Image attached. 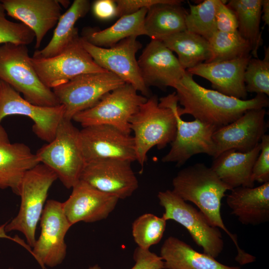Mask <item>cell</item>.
I'll use <instances>...</instances> for the list:
<instances>
[{"label":"cell","instance_id":"6da1fadb","mask_svg":"<svg viewBox=\"0 0 269 269\" xmlns=\"http://www.w3.org/2000/svg\"><path fill=\"white\" fill-rule=\"evenodd\" d=\"M174 88L178 101L183 106H178L180 116L190 115L195 119L217 128L231 123L249 110L266 108L269 105V98L264 94L241 100L206 89L198 84L186 71Z\"/></svg>","mask_w":269,"mask_h":269},{"label":"cell","instance_id":"7a4b0ae2","mask_svg":"<svg viewBox=\"0 0 269 269\" xmlns=\"http://www.w3.org/2000/svg\"><path fill=\"white\" fill-rule=\"evenodd\" d=\"M172 191L184 201L194 203L207 218L211 224L223 230L236 246L237 259L247 253L238 243L237 236L230 232L222 220L221 200L230 188L215 172L204 163H197L180 170L172 180Z\"/></svg>","mask_w":269,"mask_h":269},{"label":"cell","instance_id":"3957f363","mask_svg":"<svg viewBox=\"0 0 269 269\" xmlns=\"http://www.w3.org/2000/svg\"><path fill=\"white\" fill-rule=\"evenodd\" d=\"M26 45L6 43L0 45V80L29 103L42 107L60 104L52 89L45 86L34 70Z\"/></svg>","mask_w":269,"mask_h":269},{"label":"cell","instance_id":"277c9868","mask_svg":"<svg viewBox=\"0 0 269 269\" xmlns=\"http://www.w3.org/2000/svg\"><path fill=\"white\" fill-rule=\"evenodd\" d=\"M130 128L134 133L136 161L142 168L151 148L156 146L161 149L173 141L176 120L173 111L160 106L154 95L148 98L133 116Z\"/></svg>","mask_w":269,"mask_h":269},{"label":"cell","instance_id":"5b68a950","mask_svg":"<svg viewBox=\"0 0 269 269\" xmlns=\"http://www.w3.org/2000/svg\"><path fill=\"white\" fill-rule=\"evenodd\" d=\"M58 179L56 173L46 165L40 163L23 175L19 188L21 198L17 215L5 226L7 232L17 231L24 236L27 244L32 248L35 233L46 202L48 191Z\"/></svg>","mask_w":269,"mask_h":269},{"label":"cell","instance_id":"8992f818","mask_svg":"<svg viewBox=\"0 0 269 269\" xmlns=\"http://www.w3.org/2000/svg\"><path fill=\"white\" fill-rule=\"evenodd\" d=\"M71 121L63 118L53 140L35 153L40 163L52 169L68 189L72 188L80 180L86 164L80 141V130Z\"/></svg>","mask_w":269,"mask_h":269},{"label":"cell","instance_id":"52a82bcc","mask_svg":"<svg viewBox=\"0 0 269 269\" xmlns=\"http://www.w3.org/2000/svg\"><path fill=\"white\" fill-rule=\"evenodd\" d=\"M158 102L160 106L173 111L176 120L175 137L169 151L162 157V162L176 163L180 167L196 154L204 153L214 158L216 148L212 136L218 128L197 119L183 120L177 112L178 101L175 92L161 97Z\"/></svg>","mask_w":269,"mask_h":269},{"label":"cell","instance_id":"ba28073f","mask_svg":"<svg viewBox=\"0 0 269 269\" xmlns=\"http://www.w3.org/2000/svg\"><path fill=\"white\" fill-rule=\"evenodd\" d=\"M157 197L164 209L162 217L165 220H174L185 228L203 253L214 258L220 255L224 247L222 233L201 211L170 190L159 191Z\"/></svg>","mask_w":269,"mask_h":269},{"label":"cell","instance_id":"9c48e42d","mask_svg":"<svg viewBox=\"0 0 269 269\" xmlns=\"http://www.w3.org/2000/svg\"><path fill=\"white\" fill-rule=\"evenodd\" d=\"M147 98L125 83L106 94L92 107L76 114L72 120L83 128L106 125L131 134L130 120Z\"/></svg>","mask_w":269,"mask_h":269},{"label":"cell","instance_id":"30bf717a","mask_svg":"<svg viewBox=\"0 0 269 269\" xmlns=\"http://www.w3.org/2000/svg\"><path fill=\"white\" fill-rule=\"evenodd\" d=\"M125 83L106 71L80 75L52 89L65 109L64 118L72 120L77 113L95 105L108 93Z\"/></svg>","mask_w":269,"mask_h":269},{"label":"cell","instance_id":"8fae6325","mask_svg":"<svg viewBox=\"0 0 269 269\" xmlns=\"http://www.w3.org/2000/svg\"><path fill=\"white\" fill-rule=\"evenodd\" d=\"M30 60L41 81L52 90L80 75L108 71L96 64L79 36L57 55L46 59L31 57Z\"/></svg>","mask_w":269,"mask_h":269},{"label":"cell","instance_id":"7c38bea8","mask_svg":"<svg viewBox=\"0 0 269 269\" xmlns=\"http://www.w3.org/2000/svg\"><path fill=\"white\" fill-rule=\"evenodd\" d=\"M81 38L83 46L100 67L131 85L142 95L149 96L135 57L142 47L136 37H128L109 48L96 46Z\"/></svg>","mask_w":269,"mask_h":269},{"label":"cell","instance_id":"4fadbf2b","mask_svg":"<svg viewBox=\"0 0 269 269\" xmlns=\"http://www.w3.org/2000/svg\"><path fill=\"white\" fill-rule=\"evenodd\" d=\"M40 234L32 250V255L42 269L60 264L66 255L65 237L72 225L66 218L62 203L46 201L40 219Z\"/></svg>","mask_w":269,"mask_h":269},{"label":"cell","instance_id":"5bb4252c","mask_svg":"<svg viewBox=\"0 0 269 269\" xmlns=\"http://www.w3.org/2000/svg\"><path fill=\"white\" fill-rule=\"evenodd\" d=\"M63 105L42 107L32 104L6 82L0 80V124L4 118L22 115L34 123L32 131L41 139L48 143L55 136L57 127L64 117Z\"/></svg>","mask_w":269,"mask_h":269},{"label":"cell","instance_id":"9a60e30c","mask_svg":"<svg viewBox=\"0 0 269 269\" xmlns=\"http://www.w3.org/2000/svg\"><path fill=\"white\" fill-rule=\"evenodd\" d=\"M79 137L86 163L101 159L115 158L133 162L136 160L133 136L109 125L83 128Z\"/></svg>","mask_w":269,"mask_h":269},{"label":"cell","instance_id":"2e32d148","mask_svg":"<svg viewBox=\"0 0 269 269\" xmlns=\"http://www.w3.org/2000/svg\"><path fill=\"white\" fill-rule=\"evenodd\" d=\"M131 162L115 158L86 163L80 179L96 189L119 199L131 196L138 187Z\"/></svg>","mask_w":269,"mask_h":269},{"label":"cell","instance_id":"e0dca14e","mask_svg":"<svg viewBox=\"0 0 269 269\" xmlns=\"http://www.w3.org/2000/svg\"><path fill=\"white\" fill-rule=\"evenodd\" d=\"M265 108L246 111L231 123L218 128L213 134L216 152L214 157L229 149L247 152L261 141L268 128Z\"/></svg>","mask_w":269,"mask_h":269},{"label":"cell","instance_id":"ac0fdd59","mask_svg":"<svg viewBox=\"0 0 269 269\" xmlns=\"http://www.w3.org/2000/svg\"><path fill=\"white\" fill-rule=\"evenodd\" d=\"M119 199L102 192L80 180L73 187L69 197L62 203L70 224L93 223L106 219L115 208Z\"/></svg>","mask_w":269,"mask_h":269},{"label":"cell","instance_id":"d6986e66","mask_svg":"<svg viewBox=\"0 0 269 269\" xmlns=\"http://www.w3.org/2000/svg\"><path fill=\"white\" fill-rule=\"evenodd\" d=\"M137 63L147 87L174 88L186 72L173 52L160 40H151L143 49Z\"/></svg>","mask_w":269,"mask_h":269},{"label":"cell","instance_id":"ffe728a7","mask_svg":"<svg viewBox=\"0 0 269 269\" xmlns=\"http://www.w3.org/2000/svg\"><path fill=\"white\" fill-rule=\"evenodd\" d=\"M8 15L30 28L35 34L38 48L47 33L58 22L61 6L58 0H2Z\"/></svg>","mask_w":269,"mask_h":269},{"label":"cell","instance_id":"44dd1931","mask_svg":"<svg viewBox=\"0 0 269 269\" xmlns=\"http://www.w3.org/2000/svg\"><path fill=\"white\" fill-rule=\"evenodd\" d=\"M252 55L232 60L202 63L186 71L208 80L212 87L221 93L236 98L246 100L248 92L244 74Z\"/></svg>","mask_w":269,"mask_h":269},{"label":"cell","instance_id":"7402d4cb","mask_svg":"<svg viewBox=\"0 0 269 269\" xmlns=\"http://www.w3.org/2000/svg\"><path fill=\"white\" fill-rule=\"evenodd\" d=\"M39 163L36 154L27 145L10 142L0 124V189L10 188L18 195L23 175Z\"/></svg>","mask_w":269,"mask_h":269},{"label":"cell","instance_id":"603a6c76","mask_svg":"<svg viewBox=\"0 0 269 269\" xmlns=\"http://www.w3.org/2000/svg\"><path fill=\"white\" fill-rule=\"evenodd\" d=\"M226 201L231 213L244 225H259L269 221V182L256 187L233 188Z\"/></svg>","mask_w":269,"mask_h":269},{"label":"cell","instance_id":"cb8c5ba5","mask_svg":"<svg viewBox=\"0 0 269 269\" xmlns=\"http://www.w3.org/2000/svg\"><path fill=\"white\" fill-rule=\"evenodd\" d=\"M261 149L260 142L247 152L225 151L214 158L210 167L231 190L240 186L253 187L252 170Z\"/></svg>","mask_w":269,"mask_h":269},{"label":"cell","instance_id":"d4e9b609","mask_svg":"<svg viewBox=\"0 0 269 269\" xmlns=\"http://www.w3.org/2000/svg\"><path fill=\"white\" fill-rule=\"evenodd\" d=\"M160 257L164 262L165 269H241L239 267L225 265L173 236L163 242Z\"/></svg>","mask_w":269,"mask_h":269},{"label":"cell","instance_id":"484cf974","mask_svg":"<svg viewBox=\"0 0 269 269\" xmlns=\"http://www.w3.org/2000/svg\"><path fill=\"white\" fill-rule=\"evenodd\" d=\"M182 1L170 0L148 8L144 21L145 35L151 40L161 41L186 30L185 17L187 12L181 5Z\"/></svg>","mask_w":269,"mask_h":269},{"label":"cell","instance_id":"4316f807","mask_svg":"<svg viewBox=\"0 0 269 269\" xmlns=\"http://www.w3.org/2000/svg\"><path fill=\"white\" fill-rule=\"evenodd\" d=\"M90 8L89 0H75L68 10L61 15L50 41L43 49L35 51L32 57L46 59L62 53L79 37L75 23L87 13Z\"/></svg>","mask_w":269,"mask_h":269},{"label":"cell","instance_id":"83f0119b","mask_svg":"<svg viewBox=\"0 0 269 269\" xmlns=\"http://www.w3.org/2000/svg\"><path fill=\"white\" fill-rule=\"evenodd\" d=\"M147 11V8H143L122 16L114 24L103 30L86 28L82 37L96 46L109 48L128 37L145 35L144 21Z\"/></svg>","mask_w":269,"mask_h":269},{"label":"cell","instance_id":"f1b7e54d","mask_svg":"<svg viewBox=\"0 0 269 269\" xmlns=\"http://www.w3.org/2000/svg\"><path fill=\"white\" fill-rule=\"evenodd\" d=\"M177 55V59L185 70L207 61L211 52L208 41L197 34L185 30L161 40Z\"/></svg>","mask_w":269,"mask_h":269},{"label":"cell","instance_id":"f546056e","mask_svg":"<svg viewBox=\"0 0 269 269\" xmlns=\"http://www.w3.org/2000/svg\"><path fill=\"white\" fill-rule=\"evenodd\" d=\"M262 0H230L227 5L236 15L238 31L250 44L251 54L258 58V51L263 44L260 21Z\"/></svg>","mask_w":269,"mask_h":269},{"label":"cell","instance_id":"4dcf8cb0","mask_svg":"<svg viewBox=\"0 0 269 269\" xmlns=\"http://www.w3.org/2000/svg\"><path fill=\"white\" fill-rule=\"evenodd\" d=\"M211 55L205 63L232 60L251 54L249 43L238 32L217 31L208 40Z\"/></svg>","mask_w":269,"mask_h":269},{"label":"cell","instance_id":"1f68e13d","mask_svg":"<svg viewBox=\"0 0 269 269\" xmlns=\"http://www.w3.org/2000/svg\"><path fill=\"white\" fill-rule=\"evenodd\" d=\"M220 0H205L197 5L189 3L190 11L185 17L186 30L208 40L217 31L216 13Z\"/></svg>","mask_w":269,"mask_h":269},{"label":"cell","instance_id":"d6a6232c","mask_svg":"<svg viewBox=\"0 0 269 269\" xmlns=\"http://www.w3.org/2000/svg\"><path fill=\"white\" fill-rule=\"evenodd\" d=\"M166 220L153 214L146 213L136 218L132 224V234L138 247L146 250L157 244L163 237Z\"/></svg>","mask_w":269,"mask_h":269},{"label":"cell","instance_id":"836d02e7","mask_svg":"<svg viewBox=\"0 0 269 269\" xmlns=\"http://www.w3.org/2000/svg\"><path fill=\"white\" fill-rule=\"evenodd\" d=\"M263 59L251 58L246 67L244 81L247 92L269 95V47H264Z\"/></svg>","mask_w":269,"mask_h":269},{"label":"cell","instance_id":"e575fe53","mask_svg":"<svg viewBox=\"0 0 269 269\" xmlns=\"http://www.w3.org/2000/svg\"><path fill=\"white\" fill-rule=\"evenodd\" d=\"M5 9L0 0V45L6 43L28 45L33 41L32 30L21 22H14L6 18Z\"/></svg>","mask_w":269,"mask_h":269},{"label":"cell","instance_id":"d590c367","mask_svg":"<svg viewBox=\"0 0 269 269\" xmlns=\"http://www.w3.org/2000/svg\"><path fill=\"white\" fill-rule=\"evenodd\" d=\"M260 152L252 170L254 182L263 184L269 182V135L264 134L261 141Z\"/></svg>","mask_w":269,"mask_h":269},{"label":"cell","instance_id":"8d00e7d4","mask_svg":"<svg viewBox=\"0 0 269 269\" xmlns=\"http://www.w3.org/2000/svg\"><path fill=\"white\" fill-rule=\"evenodd\" d=\"M226 0H220L216 13V24L218 31L232 32L238 30V22L235 14L226 4Z\"/></svg>","mask_w":269,"mask_h":269},{"label":"cell","instance_id":"74e56055","mask_svg":"<svg viewBox=\"0 0 269 269\" xmlns=\"http://www.w3.org/2000/svg\"><path fill=\"white\" fill-rule=\"evenodd\" d=\"M135 265L131 269H165L164 264L160 256L137 247L133 255Z\"/></svg>","mask_w":269,"mask_h":269},{"label":"cell","instance_id":"f35d334b","mask_svg":"<svg viewBox=\"0 0 269 269\" xmlns=\"http://www.w3.org/2000/svg\"><path fill=\"white\" fill-rule=\"evenodd\" d=\"M170 0H116L117 16H122L148 8L153 5L168 2Z\"/></svg>","mask_w":269,"mask_h":269},{"label":"cell","instance_id":"ab89813d","mask_svg":"<svg viewBox=\"0 0 269 269\" xmlns=\"http://www.w3.org/2000/svg\"><path fill=\"white\" fill-rule=\"evenodd\" d=\"M93 11L98 18L107 20L117 16V4L114 0H97L94 2Z\"/></svg>","mask_w":269,"mask_h":269},{"label":"cell","instance_id":"60d3db41","mask_svg":"<svg viewBox=\"0 0 269 269\" xmlns=\"http://www.w3.org/2000/svg\"><path fill=\"white\" fill-rule=\"evenodd\" d=\"M6 223L3 224L0 226V238L7 239L15 242V243L18 244L19 245H21L22 247L26 249L31 254V248L27 243H26L24 241V240L21 239L18 236L11 237L6 234V232L5 230V226L6 225Z\"/></svg>","mask_w":269,"mask_h":269},{"label":"cell","instance_id":"b9f144b4","mask_svg":"<svg viewBox=\"0 0 269 269\" xmlns=\"http://www.w3.org/2000/svg\"><path fill=\"white\" fill-rule=\"evenodd\" d=\"M261 19L265 25H269V0H262Z\"/></svg>","mask_w":269,"mask_h":269},{"label":"cell","instance_id":"7bdbcfd3","mask_svg":"<svg viewBox=\"0 0 269 269\" xmlns=\"http://www.w3.org/2000/svg\"><path fill=\"white\" fill-rule=\"evenodd\" d=\"M61 6L67 7L70 4L69 0H58Z\"/></svg>","mask_w":269,"mask_h":269},{"label":"cell","instance_id":"ee69618b","mask_svg":"<svg viewBox=\"0 0 269 269\" xmlns=\"http://www.w3.org/2000/svg\"><path fill=\"white\" fill-rule=\"evenodd\" d=\"M88 269H101V268L98 265H95L89 267Z\"/></svg>","mask_w":269,"mask_h":269},{"label":"cell","instance_id":"f6af8a7d","mask_svg":"<svg viewBox=\"0 0 269 269\" xmlns=\"http://www.w3.org/2000/svg\"><path fill=\"white\" fill-rule=\"evenodd\" d=\"M8 269H11V268H8Z\"/></svg>","mask_w":269,"mask_h":269}]
</instances>
